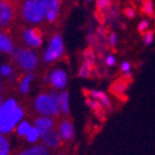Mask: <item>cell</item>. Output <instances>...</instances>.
<instances>
[{"mask_svg":"<svg viewBox=\"0 0 155 155\" xmlns=\"http://www.w3.org/2000/svg\"><path fill=\"white\" fill-rule=\"evenodd\" d=\"M60 93L52 90L49 93H39L34 101V109L41 116L55 117L60 114L59 106Z\"/></svg>","mask_w":155,"mask_h":155,"instance_id":"1","label":"cell"},{"mask_svg":"<svg viewBox=\"0 0 155 155\" xmlns=\"http://www.w3.org/2000/svg\"><path fill=\"white\" fill-rule=\"evenodd\" d=\"M23 21L29 24H40L45 20L46 5L44 0H23L20 5Z\"/></svg>","mask_w":155,"mask_h":155,"instance_id":"2","label":"cell"},{"mask_svg":"<svg viewBox=\"0 0 155 155\" xmlns=\"http://www.w3.org/2000/svg\"><path fill=\"white\" fill-rule=\"evenodd\" d=\"M12 62L22 71L31 72L39 64V58L36 52L29 48H16L11 53Z\"/></svg>","mask_w":155,"mask_h":155,"instance_id":"3","label":"cell"},{"mask_svg":"<svg viewBox=\"0 0 155 155\" xmlns=\"http://www.w3.org/2000/svg\"><path fill=\"white\" fill-rule=\"evenodd\" d=\"M18 10V0H0V26H10L15 21Z\"/></svg>","mask_w":155,"mask_h":155,"instance_id":"4","label":"cell"},{"mask_svg":"<svg viewBox=\"0 0 155 155\" xmlns=\"http://www.w3.org/2000/svg\"><path fill=\"white\" fill-rule=\"evenodd\" d=\"M64 53V41L60 34H55L51 37L49 46L44 53V61L46 63L54 62Z\"/></svg>","mask_w":155,"mask_h":155,"instance_id":"5","label":"cell"},{"mask_svg":"<svg viewBox=\"0 0 155 155\" xmlns=\"http://www.w3.org/2000/svg\"><path fill=\"white\" fill-rule=\"evenodd\" d=\"M23 44L28 48H39L42 45V31L38 27H26L22 31Z\"/></svg>","mask_w":155,"mask_h":155,"instance_id":"6","label":"cell"},{"mask_svg":"<svg viewBox=\"0 0 155 155\" xmlns=\"http://www.w3.org/2000/svg\"><path fill=\"white\" fill-rule=\"evenodd\" d=\"M58 132H59L62 141L72 142L75 138V129H74V125H73L72 120L68 118H63L62 120H60Z\"/></svg>","mask_w":155,"mask_h":155,"instance_id":"7","label":"cell"},{"mask_svg":"<svg viewBox=\"0 0 155 155\" xmlns=\"http://www.w3.org/2000/svg\"><path fill=\"white\" fill-rule=\"evenodd\" d=\"M46 5V12H45V20L48 23L52 24L57 21L59 16L60 8L62 5V0H44Z\"/></svg>","mask_w":155,"mask_h":155,"instance_id":"8","label":"cell"},{"mask_svg":"<svg viewBox=\"0 0 155 155\" xmlns=\"http://www.w3.org/2000/svg\"><path fill=\"white\" fill-rule=\"evenodd\" d=\"M49 83L54 89L62 90L67 85V74L63 68H55L50 73Z\"/></svg>","mask_w":155,"mask_h":155,"instance_id":"9","label":"cell"},{"mask_svg":"<svg viewBox=\"0 0 155 155\" xmlns=\"http://www.w3.org/2000/svg\"><path fill=\"white\" fill-rule=\"evenodd\" d=\"M40 139H41L44 145H46L47 147H52V149L59 147L60 145H62L63 142L59 132L54 128L40 134Z\"/></svg>","mask_w":155,"mask_h":155,"instance_id":"10","label":"cell"},{"mask_svg":"<svg viewBox=\"0 0 155 155\" xmlns=\"http://www.w3.org/2000/svg\"><path fill=\"white\" fill-rule=\"evenodd\" d=\"M23 116H24V110L22 109L21 106H18L16 110L14 111V113H13V115L11 116V118L9 120H7L3 125L0 126V134H5L11 132L16 127L18 123L21 122V119L23 118Z\"/></svg>","mask_w":155,"mask_h":155,"instance_id":"11","label":"cell"},{"mask_svg":"<svg viewBox=\"0 0 155 155\" xmlns=\"http://www.w3.org/2000/svg\"><path fill=\"white\" fill-rule=\"evenodd\" d=\"M18 106V102H16L15 99L13 98L8 99L7 101L3 102L2 106L0 107V126L11 118V116L13 115Z\"/></svg>","mask_w":155,"mask_h":155,"instance_id":"12","label":"cell"},{"mask_svg":"<svg viewBox=\"0 0 155 155\" xmlns=\"http://www.w3.org/2000/svg\"><path fill=\"white\" fill-rule=\"evenodd\" d=\"M86 97H89V98H92L94 100H97L98 102H100V104L103 106L104 109H107L111 111L112 110V104L111 101H110L109 97L106 96L103 91L100 90H87L85 91Z\"/></svg>","mask_w":155,"mask_h":155,"instance_id":"13","label":"cell"},{"mask_svg":"<svg viewBox=\"0 0 155 155\" xmlns=\"http://www.w3.org/2000/svg\"><path fill=\"white\" fill-rule=\"evenodd\" d=\"M54 119L49 116H39L34 120V127H36L40 134L54 128Z\"/></svg>","mask_w":155,"mask_h":155,"instance_id":"14","label":"cell"},{"mask_svg":"<svg viewBox=\"0 0 155 155\" xmlns=\"http://www.w3.org/2000/svg\"><path fill=\"white\" fill-rule=\"evenodd\" d=\"M14 44L7 33H0V51L7 54H11L14 51Z\"/></svg>","mask_w":155,"mask_h":155,"instance_id":"15","label":"cell"},{"mask_svg":"<svg viewBox=\"0 0 155 155\" xmlns=\"http://www.w3.org/2000/svg\"><path fill=\"white\" fill-rule=\"evenodd\" d=\"M60 113L63 116H67L70 114V94L67 91H62L59 97Z\"/></svg>","mask_w":155,"mask_h":155,"instance_id":"16","label":"cell"},{"mask_svg":"<svg viewBox=\"0 0 155 155\" xmlns=\"http://www.w3.org/2000/svg\"><path fill=\"white\" fill-rule=\"evenodd\" d=\"M16 155H49L48 147L44 144H36L34 147L21 151Z\"/></svg>","mask_w":155,"mask_h":155,"instance_id":"17","label":"cell"},{"mask_svg":"<svg viewBox=\"0 0 155 155\" xmlns=\"http://www.w3.org/2000/svg\"><path fill=\"white\" fill-rule=\"evenodd\" d=\"M127 87H128V83L125 81L124 79L119 78V79L115 80L113 84H112L110 91H111L113 94H115L116 97H122L124 96V92L126 91Z\"/></svg>","mask_w":155,"mask_h":155,"instance_id":"18","label":"cell"},{"mask_svg":"<svg viewBox=\"0 0 155 155\" xmlns=\"http://www.w3.org/2000/svg\"><path fill=\"white\" fill-rule=\"evenodd\" d=\"M34 78H35V75L29 73V74H26L21 79L20 85H18V89H20V92H21L22 94H27V93H28L29 88H31V84L34 80Z\"/></svg>","mask_w":155,"mask_h":155,"instance_id":"19","label":"cell"},{"mask_svg":"<svg viewBox=\"0 0 155 155\" xmlns=\"http://www.w3.org/2000/svg\"><path fill=\"white\" fill-rule=\"evenodd\" d=\"M83 57H84V62L88 63V64H90L91 66H93V67L96 66V63H97L96 52H94L92 47H89V48H87V49L84 51Z\"/></svg>","mask_w":155,"mask_h":155,"instance_id":"20","label":"cell"},{"mask_svg":"<svg viewBox=\"0 0 155 155\" xmlns=\"http://www.w3.org/2000/svg\"><path fill=\"white\" fill-rule=\"evenodd\" d=\"M93 68H94V67L91 66L90 64L83 62L79 67V71H78V76L81 78H90L91 75H92Z\"/></svg>","mask_w":155,"mask_h":155,"instance_id":"21","label":"cell"},{"mask_svg":"<svg viewBox=\"0 0 155 155\" xmlns=\"http://www.w3.org/2000/svg\"><path fill=\"white\" fill-rule=\"evenodd\" d=\"M142 13H144L147 16H154L153 0H142Z\"/></svg>","mask_w":155,"mask_h":155,"instance_id":"22","label":"cell"},{"mask_svg":"<svg viewBox=\"0 0 155 155\" xmlns=\"http://www.w3.org/2000/svg\"><path fill=\"white\" fill-rule=\"evenodd\" d=\"M27 142L29 143H36L39 139H40V132L37 129L36 127H31L29 131L27 132V134L25 136Z\"/></svg>","mask_w":155,"mask_h":155,"instance_id":"23","label":"cell"},{"mask_svg":"<svg viewBox=\"0 0 155 155\" xmlns=\"http://www.w3.org/2000/svg\"><path fill=\"white\" fill-rule=\"evenodd\" d=\"M10 154V143L8 139L5 137V134H0V155Z\"/></svg>","mask_w":155,"mask_h":155,"instance_id":"24","label":"cell"},{"mask_svg":"<svg viewBox=\"0 0 155 155\" xmlns=\"http://www.w3.org/2000/svg\"><path fill=\"white\" fill-rule=\"evenodd\" d=\"M31 128V126L28 120H22V122L20 123V125L18 126V128H16V134L20 136V137H25Z\"/></svg>","mask_w":155,"mask_h":155,"instance_id":"25","label":"cell"},{"mask_svg":"<svg viewBox=\"0 0 155 155\" xmlns=\"http://www.w3.org/2000/svg\"><path fill=\"white\" fill-rule=\"evenodd\" d=\"M96 5L98 10H101L106 13L112 8L113 2H112V0H97Z\"/></svg>","mask_w":155,"mask_h":155,"instance_id":"26","label":"cell"},{"mask_svg":"<svg viewBox=\"0 0 155 155\" xmlns=\"http://www.w3.org/2000/svg\"><path fill=\"white\" fill-rule=\"evenodd\" d=\"M0 75L2 77H9L14 75V68L10 64H2L0 66Z\"/></svg>","mask_w":155,"mask_h":155,"instance_id":"27","label":"cell"},{"mask_svg":"<svg viewBox=\"0 0 155 155\" xmlns=\"http://www.w3.org/2000/svg\"><path fill=\"white\" fill-rule=\"evenodd\" d=\"M94 16H96L97 21L99 22V24L102 26H104V24L106 23V14L105 12H103V11L101 10H98L97 9L96 12H94Z\"/></svg>","mask_w":155,"mask_h":155,"instance_id":"28","label":"cell"},{"mask_svg":"<svg viewBox=\"0 0 155 155\" xmlns=\"http://www.w3.org/2000/svg\"><path fill=\"white\" fill-rule=\"evenodd\" d=\"M149 27H150V23L147 20H142L140 22L139 25H138V31H139L141 35H144L147 31H149Z\"/></svg>","mask_w":155,"mask_h":155,"instance_id":"29","label":"cell"},{"mask_svg":"<svg viewBox=\"0 0 155 155\" xmlns=\"http://www.w3.org/2000/svg\"><path fill=\"white\" fill-rule=\"evenodd\" d=\"M154 40V31H147V33L143 35V41H144L145 46H150Z\"/></svg>","mask_w":155,"mask_h":155,"instance_id":"30","label":"cell"},{"mask_svg":"<svg viewBox=\"0 0 155 155\" xmlns=\"http://www.w3.org/2000/svg\"><path fill=\"white\" fill-rule=\"evenodd\" d=\"M123 13H124V15L126 16L127 18H130V20L134 18V16H136V12H134V9L129 8V7L125 8L124 10H123Z\"/></svg>","mask_w":155,"mask_h":155,"instance_id":"31","label":"cell"},{"mask_svg":"<svg viewBox=\"0 0 155 155\" xmlns=\"http://www.w3.org/2000/svg\"><path fill=\"white\" fill-rule=\"evenodd\" d=\"M107 42L111 47H114L117 44V35L113 31L109 33V36H107Z\"/></svg>","mask_w":155,"mask_h":155,"instance_id":"32","label":"cell"},{"mask_svg":"<svg viewBox=\"0 0 155 155\" xmlns=\"http://www.w3.org/2000/svg\"><path fill=\"white\" fill-rule=\"evenodd\" d=\"M131 65H130L129 62H123L122 65H120V71L123 73H128V72H131Z\"/></svg>","mask_w":155,"mask_h":155,"instance_id":"33","label":"cell"},{"mask_svg":"<svg viewBox=\"0 0 155 155\" xmlns=\"http://www.w3.org/2000/svg\"><path fill=\"white\" fill-rule=\"evenodd\" d=\"M115 62H116V60L113 55H107L105 58V64L107 66H113V65H115Z\"/></svg>","mask_w":155,"mask_h":155,"instance_id":"34","label":"cell"},{"mask_svg":"<svg viewBox=\"0 0 155 155\" xmlns=\"http://www.w3.org/2000/svg\"><path fill=\"white\" fill-rule=\"evenodd\" d=\"M3 102H5V101H3V98H2V96H0V107H1V106H2Z\"/></svg>","mask_w":155,"mask_h":155,"instance_id":"35","label":"cell"},{"mask_svg":"<svg viewBox=\"0 0 155 155\" xmlns=\"http://www.w3.org/2000/svg\"><path fill=\"white\" fill-rule=\"evenodd\" d=\"M154 28H155V16H154Z\"/></svg>","mask_w":155,"mask_h":155,"instance_id":"36","label":"cell"},{"mask_svg":"<svg viewBox=\"0 0 155 155\" xmlns=\"http://www.w3.org/2000/svg\"><path fill=\"white\" fill-rule=\"evenodd\" d=\"M86 1H88V2H90V1H92V0H86Z\"/></svg>","mask_w":155,"mask_h":155,"instance_id":"37","label":"cell"},{"mask_svg":"<svg viewBox=\"0 0 155 155\" xmlns=\"http://www.w3.org/2000/svg\"><path fill=\"white\" fill-rule=\"evenodd\" d=\"M58 155H63V154H58Z\"/></svg>","mask_w":155,"mask_h":155,"instance_id":"38","label":"cell"}]
</instances>
